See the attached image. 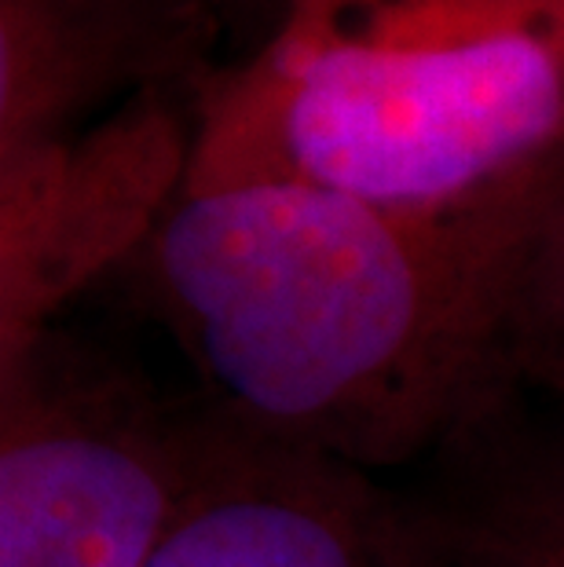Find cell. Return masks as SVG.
I'll list each match as a JSON object with an SVG mask.
<instances>
[{
    "label": "cell",
    "mask_w": 564,
    "mask_h": 567,
    "mask_svg": "<svg viewBox=\"0 0 564 567\" xmlns=\"http://www.w3.org/2000/svg\"><path fill=\"white\" fill-rule=\"evenodd\" d=\"M564 173L454 205L184 184L122 279L213 414L370 473L443 451L557 348Z\"/></svg>",
    "instance_id": "cell-1"
},
{
    "label": "cell",
    "mask_w": 564,
    "mask_h": 567,
    "mask_svg": "<svg viewBox=\"0 0 564 567\" xmlns=\"http://www.w3.org/2000/svg\"><path fill=\"white\" fill-rule=\"evenodd\" d=\"M564 173V0H294L191 89L184 184L454 205Z\"/></svg>",
    "instance_id": "cell-2"
},
{
    "label": "cell",
    "mask_w": 564,
    "mask_h": 567,
    "mask_svg": "<svg viewBox=\"0 0 564 567\" xmlns=\"http://www.w3.org/2000/svg\"><path fill=\"white\" fill-rule=\"evenodd\" d=\"M224 443L63 326L0 363V567H151Z\"/></svg>",
    "instance_id": "cell-3"
},
{
    "label": "cell",
    "mask_w": 564,
    "mask_h": 567,
    "mask_svg": "<svg viewBox=\"0 0 564 567\" xmlns=\"http://www.w3.org/2000/svg\"><path fill=\"white\" fill-rule=\"evenodd\" d=\"M191 162V92L136 95L63 140L0 151V363L122 275Z\"/></svg>",
    "instance_id": "cell-4"
},
{
    "label": "cell",
    "mask_w": 564,
    "mask_h": 567,
    "mask_svg": "<svg viewBox=\"0 0 564 567\" xmlns=\"http://www.w3.org/2000/svg\"><path fill=\"white\" fill-rule=\"evenodd\" d=\"M224 421V417H221ZM151 567H429L367 473L246 436L224 443Z\"/></svg>",
    "instance_id": "cell-5"
},
{
    "label": "cell",
    "mask_w": 564,
    "mask_h": 567,
    "mask_svg": "<svg viewBox=\"0 0 564 567\" xmlns=\"http://www.w3.org/2000/svg\"><path fill=\"white\" fill-rule=\"evenodd\" d=\"M217 44L162 0H0V151L63 140L136 95L191 92Z\"/></svg>",
    "instance_id": "cell-6"
},
{
    "label": "cell",
    "mask_w": 564,
    "mask_h": 567,
    "mask_svg": "<svg viewBox=\"0 0 564 567\" xmlns=\"http://www.w3.org/2000/svg\"><path fill=\"white\" fill-rule=\"evenodd\" d=\"M403 513L429 567H564V432L506 400L443 446L433 494Z\"/></svg>",
    "instance_id": "cell-7"
},
{
    "label": "cell",
    "mask_w": 564,
    "mask_h": 567,
    "mask_svg": "<svg viewBox=\"0 0 564 567\" xmlns=\"http://www.w3.org/2000/svg\"><path fill=\"white\" fill-rule=\"evenodd\" d=\"M162 4L176 11V16L206 27L209 33H217V38H224V33L235 27H249L257 41L275 27V19H279L294 0H162Z\"/></svg>",
    "instance_id": "cell-8"
},
{
    "label": "cell",
    "mask_w": 564,
    "mask_h": 567,
    "mask_svg": "<svg viewBox=\"0 0 564 567\" xmlns=\"http://www.w3.org/2000/svg\"><path fill=\"white\" fill-rule=\"evenodd\" d=\"M550 297H554V316L564 337V216L554 238V252H550Z\"/></svg>",
    "instance_id": "cell-9"
}]
</instances>
